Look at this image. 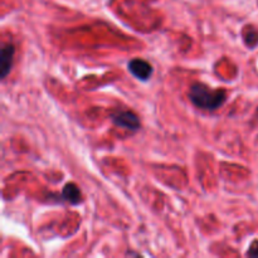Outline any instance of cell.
Returning <instances> with one entry per match:
<instances>
[{
	"label": "cell",
	"instance_id": "6da1fadb",
	"mask_svg": "<svg viewBox=\"0 0 258 258\" xmlns=\"http://www.w3.org/2000/svg\"><path fill=\"white\" fill-rule=\"evenodd\" d=\"M190 101L196 106L203 110H217L227 100V93L224 90H211L206 85L194 83L189 91Z\"/></svg>",
	"mask_w": 258,
	"mask_h": 258
},
{
	"label": "cell",
	"instance_id": "7a4b0ae2",
	"mask_svg": "<svg viewBox=\"0 0 258 258\" xmlns=\"http://www.w3.org/2000/svg\"><path fill=\"white\" fill-rule=\"evenodd\" d=\"M111 120L113 123L120 127L127 128V130L136 131L140 128V120L133 111L127 110H118L111 115Z\"/></svg>",
	"mask_w": 258,
	"mask_h": 258
},
{
	"label": "cell",
	"instance_id": "3957f363",
	"mask_svg": "<svg viewBox=\"0 0 258 258\" xmlns=\"http://www.w3.org/2000/svg\"><path fill=\"white\" fill-rule=\"evenodd\" d=\"M14 45L8 43V44L3 45L0 49V78L4 80L10 72L13 66V59H14Z\"/></svg>",
	"mask_w": 258,
	"mask_h": 258
},
{
	"label": "cell",
	"instance_id": "277c9868",
	"mask_svg": "<svg viewBox=\"0 0 258 258\" xmlns=\"http://www.w3.org/2000/svg\"><path fill=\"white\" fill-rule=\"evenodd\" d=\"M128 71L138 80L148 81L153 73V67L144 59H133L128 63Z\"/></svg>",
	"mask_w": 258,
	"mask_h": 258
},
{
	"label": "cell",
	"instance_id": "5b68a950",
	"mask_svg": "<svg viewBox=\"0 0 258 258\" xmlns=\"http://www.w3.org/2000/svg\"><path fill=\"white\" fill-rule=\"evenodd\" d=\"M62 197L71 204H78L81 202V191L75 184H67L62 191Z\"/></svg>",
	"mask_w": 258,
	"mask_h": 258
}]
</instances>
